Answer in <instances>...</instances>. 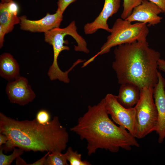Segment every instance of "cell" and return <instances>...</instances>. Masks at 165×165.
I'll list each match as a JSON object with an SVG mask.
<instances>
[{"label":"cell","instance_id":"16","mask_svg":"<svg viewBox=\"0 0 165 165\" xmlns=\"http://www.w3.org/2000/svg\"><path fill=\"white\" fill-rule=\"evenodd\" d=\"M68 154L67 151L64 154L58 151L50 153L47 157L44 165H68Z\"/></svg>","mask_w":165,"mask_h":165},{"label":"cell","instance_id":"25","mask_svg":"<svg viewBox=\"0 0 165 165\" xmlns=\"http://www.w3.org/2000/svg\"><path fill=\"white\" fill-rule=\"evenodd\" d=\"M158 68L165 72V60L160 59L158 62Z\"/></svg>","mask_w":165,"mask_h":165},{"label":"cell","instance_id":"7","mask_svg":"<svg viewBox=\"0 0 165 165\" xmlns=\"http://www.w3.org/2000/svg\"><path fill=\"white\" fill-rule=\"evenodd\" d=\"M105 98L106 110L113 121L136 138L137 120L135 106L125 108L119 102L117 96L112 94H108Z\"/></svg>","mask_w":165,"mask_h":165},{"label":"cell","instance_id":"1","mask_svg":"<svg viewBox=\"0 0 165 165\" xmlns=\"http://www.w3.org/2000/svg\"><path fill=\"white\" fill-rule=\"evenodd\" d=\"M0 133L8 138L2 145L5 153L15 147L26 151L61 152L66 149L69 140L68 133L57 116L43 125L35 119L19 121L0 112Z\"/></svg>","mask_w":165,"mask_h":165},{"label":"cell","instance_id":"6","mask_svg":"<svg viewBox=\"0 0 165 165\" xmlns=\"http://www.w3.org/2000/svg\"><path fill=\"white\" fill-rule=\"evenodd\" d=\"M151 87L141 89L139 101L135 105L137 113V129L136 138L141 139L156 131L158 113Z\"/></svg>","mask_w":165,"mask_h":165},{"label":"cell","instance_id":"4","mask_svg":"<svg viewBox=\"0 0 165 165\" xmlns=\"http://www.w3.org/2000/svg\"><path fill=\"white\" fill-rule=\"evenodd\" d=\"M67 35L71 36L76 41L77 45L74 46V48L75 51L89 53L86 40L77 32L75 21H72L65 28H55L44 34L45 41L52 46L53 53V61L48 71V76L51 80L58 79L67 83L70 82L68 74L72 70L69 68L65 72L62 71L59 67L57 60L61 52L70 49L69 47L64 45L68 44V41L64 39Z\"/></svg>","mask_w":165,"mask_h":165},{"label":"cell","instance_id":"29","mask_svg":"<svg viewBox=\"0 0 165 165\" xmlns=\"http://www.w3.org/2000/svg\"><path fill=\"white\" fill-rule=\"evenodd\" d=\"M164 15H165V13H164Z\"/></svg>","mask_w":165,"mask_h":165},{"label":"cell","instance_id":"26","mask_svg":"<svg viewBox=\"0 0 165 165\" xmlns=\"http://www.w3.org/2000/svg\"><path fill=\"white\" fill-rule=\"evenodd\" d=\"M8 138L5 134L0 133V146L5 144L7 142Z\"/></svg>","mask_w":165,"mask_h":165},{"label":"cell","instance_id":"12","mask_svg":"<svg viewBox=\"0 0 165 165\" xmlns=\"http://www.w3.org/2000/svg\"><path fill=\"white\" fill-rule=\"evenodd\" d=\"M157 83L153 89V97L158 113L156 130L158 134V142L162 143L165 138V79L159 72Z\"/></svg>","mask_w":165,"mask_h":165},{"label":"cell","instance_id":"23","mask_svg":"<svg viewBox=\"0 0 165 165\" xmlns=\"http://www.w3.org/2000/svg\"><path fill=\"white\" fill-rule=\"evenodd\" d=\"M50 153L48 152L43 157L38 160L32 163L27 164V165H44L47 157L49 153Z\"/></svg>","mask_w":165,"mask_h":165},{"label":"cell","instance_id":"28","mask_svg":"<svg viewBox=\"0 0 165 165\" xmlns=\"http://www.w3.org/2000/svg\"><path fill=\"white\" fill-rule=\"evenodd\" d=\"M1 2L2 3H8L9 2L13 0H1Z\"/></svg>","mask_w":165,"mask_h":165},{"label":"cell","instance_id":"27","mask_svg":"<svg viewBox=\"0 0 165 165\" xmlns=\"http://www.w3.org/2000/svg\"><path fill=\"white\" fill-rule=\"evenodd\" d=\"M27 163L20 156L16 159V165H27Z\"/></svg>","mask_w":165,"mask_h":165},{"label":"cell","instance_id":"24","mask_svg":"<svg viewBox=\"0 0 165 165\" xmlns=\"http://www.w3.org/2000/svg\"><path fill=\"white\" fill-rule=\"evenodd\" d=\"M6 34V32L2 28L0 27V48L3 46L4 41V36Z\"/></svg>","mask_w":165,"mask_h":165},{"label":"cell","instance_id":"19","mask_svg":"<svg viewBox=\"0 0 165 165\" xmlns=\"http://www.w3.org/2000/svg\"><path fill=\"white\" fill-rule=\"evenodd\" d=\"M143 0H123V10L121 18L126 19L131 13L134 9L140 5Z\"/></svg>","mask_w":165,"mask_h":165},{"label":"cell","instance_id":"10","mask_svg":"<svg viewBox=\"0 0 165 165\" xmlns=\"http://www.w3.org/2000/svg\"><path fill=\"white\" fill-rule=\"evenodd\" d=\"M163 13L157 5L147 0L134 8L131 13L126 19L132 22L137 21L147 24V26H154L161 22L162 17L159 14Z\"/></svg>","mask_w":165,"mask_h":165},{"label":"cell","instance_id":"22","mask_svg":"<svg viewBox=\"0 0 165 165\" xmlns=\"http://www.w3.org/2000/svg\"><path fill=\"white\" fill-rule=\"evenodd\" d=\"M157 5L165 13V0H147Z\"/></svg>","mask_w":165,"mask_h":165},{"label":"cell","instance_id":"11","mask_svg":"<svg viewBox=\"0 0 165 165\" xmlns=\"http://www.w3.org/2000/svg\"><path fill=\"white\" fill-rule=\"evenodd\" d=\"M121 0H105L102 9L99 15L93 22L87 23L84 27V31L86 35L92 34L99 29H103L110 33L108 24V19L116 14L120 5Z\"/></svg>","mask_w":165,"mask_h":165},{"label":"cell","instance_id":"2","mask_svg":"<svg viewBox=\"0 0 165 165\" xmlns=\"http://www.w3.org/2000/svg\"><path fill=\"white\" fill-rule=\"evenodd\" d=\"M108 115L104 98L97 104L89 105L77 124L70 129L81 140L86 141L89 156L99 148L116 153L120 148L129 151L132 147H140L136 138L125 128L116 125Z\"/></svg>","mask_w":165,"mask_h":165},{"label":"cell","instance_id":"8","mask_svg":"<svg viewBox=\"0 0 165 165\" xmlns=\"http://www.w3.org/2000/svg\"><path fill=\"white\" fill-rule=\"evenodd\" d=\"M6 90L10 102L20 105L28 104L36 97L28 79L23 76H20L9 82Z\"/></svg>","mask_w":165,"mask_h":165},{"label":"cell","instance_id":"3","mask_svg":"<svg viewBox=\"0 0 165 165\" xmlns=\"http://www.w3.org/2000/svg\"><path fill=\"white\" fill-rule=\"evenodd\" d=\"M114 53L112 67L119 84H131L141 89L154 88L157 83L160 54L150 47L147 41L119 45Z\"/></svg>","mask_w":165,"mask_h":165},{"label":"cell","instance_id":"9","mask_svg":"<svg viewBox=\"0 0 165 165\" xmlns=\"http://www.w3.org/2000/svg\"><path fill=\"white\" fill-rule=\"evenodd\" d=\"M19 17L21 30L32 32L45 33L59 27L63 19V14L57 9L54 14L47 13L44 17L38 20L28 19L24 15Z\"/></svg>","mask_w":165,"mask_h":165},{"label":"cell","instance_id":"14","mask_svg":"<svg viewBox=\"0 0 165 165\" xmlns=\"http://www.w3.org/2000/svg\"><path fill=\"white\" fill-rule=\"evenodd\" d=\"M141 95V89L138 87L125 83L120 85L117 98L121 105L128 108L135 106L140 100Z\"/></svg>","mask_w":165,"mask_h":165},{"label":"cell","instance_id":"18","mask_svg":"<svg viewBox=\"0 0 165 165\" xmlns=\"http://www.w3.org/2000/svg\"><path fill=\"white\" fill-rule=\"evenodd\" d=\"M67 151L68 153L67 160L70 165H91L86 160H82L81 154L79 153L76 151H74L71 147H69Z\"/></svg>","mask_w":165,"mask_h":165},{"label":"cell","instance_id":"20","mask_svg":"<svg viewBox=\"0 0 165 165\" xmlns=\"http://www.w3.org/2000/svg\"><path fill=\"white\" fill-rule=\"evenodd\" d=\"M50 118L49 112L46 110L42 109L38 111L37 113L35 119L39 124L46 125L50 123Z\"/></svg>","mask_w":165,"mask_h":165},{"label":"cell","instance_id":"17","mask_svg":"<svg viewBox=\"0 0 165 165\" xmlns=\"http://www.w3.org/2000/svg\"><path fill=\"white\" fill-rule=\"evenodd\" d=\"M3 149L2 146H0V165H10L13 161L22 155L24 152L22 149L15 148H13L12 153L9 155L3 153Z\"/></svg>","mask_w":165,"mask_h":165},{"label":"cell","instance_id":"13","mask_svg":"<svg viewBox=\"0 0 165 165\" xmlns=\"http://www.w3.org/2000/svg\"><path fill=\"white\" fill-rule=\"evenodd\" d=\"M19 7L13 0L8 3L0 4V27L6 34L11 32L14 26L20 22L17 16Z\"/></svg>","mask_w":165,"mask_h":165},{"label":"cell","instance_id":"5","mask_svg":"<svg viewBox=\"0 0 165 165\" xmlns=\"http://www.w3.org/2000/svg\"><path fill=\"white\" fill-rule=\"evenodd\" d=\"M147 24L138 22L132 24L126 19L119 18L114 22L110 34L100 50L94 56L84 62L86 66L92 62L99 55L108 53L113 47L134 42L147 41L149 29Z\"/></svg>","mask_w":165,"mask_h":165},{"label":"cell","instance_id":"21","mask_svg":"<svg viewBox=\"0 0 165 165\" xmlns=\"http://www.w3.org/2000/svg\"><path fill=\"white\" fill-rule=\"evenodd\" d=\"M76 0H58L57 9L62 13H63L67 8L71 4L75 2Z\"/></svg>","mask_w":165,"mask_h":165},{"label":"cell","instance_id":"15","mask_svg":"<svg viewBox=\"0 0 165 165\" xmlns=\"http://www.w3.org/2000/svg\"><path fill=\"white\" fill-rule=\"evenodd\" d=\"M0 75L6 79L11 81L20 76L19 64L9 53H4L0 55Z\"/></svg>","mask_w":165,"mask_h":165}]
</instances>
